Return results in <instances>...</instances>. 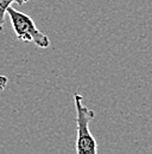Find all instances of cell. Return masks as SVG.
I'll use <instances>...</instances> for the list:
<instances>
[{"label": "cell", "mask_w": 152, "mask_h": 154, "mask_svg": "<svg viewBox=\"0 0 152 154\" xmlns=\"http://www.w3.org/2000/svg\"><path fill=\"white\" fill-rule=\"evenodd\" d=\"M74 103L76 109V125H77V137L75 148L77 154H96L97 143L95 137L89 131V122L95 117V112L83 104V97L81 94L75 93Z\"/></svg>", "instance_id": "6da1fadb"}, {"label": "cell", "mask_w": 152, "mask_h": 154, "mask_svg": "<svg viewBox=\"0 0 152 154\" xmlns=\"http://www.w3.org/2000/svg\"><path fill=\"white\" fill-rule=\"evenodd\" d=\"M7 16L10 17L12 29L19 40L25 43H33L40 49H48L50 46V38L40 30H38L30 16L16 10L12 6L7 8Z\"/></svg>", "instance_id": "7a4b0ae2"}, {"label": "cell", "mask_w": 152, "mask_h": 154, "mask_svg": "<svg viewBox=\"0 0 152 154\" xmlns=\"http://www.w3.org/2000/svg\"><path fill=\"white\" fill-rule=\"evenodd\" d=\"M30 0H0V13H1V18H0V25L1 29L4 27V23H5V16L7 14V8L11 6V4H18V5H25L26 2H29Z\"/></svg>", "instance_id": "3957f363"}, {"label": "cell", "mask_w": 152, "mask_h": 154, "mask_svg": "<svg viewBox=\"0 0 152 154\" xmlns=\"http://www.w3.org/2000/svg\"><path fill=\"white\" fill-rule=\"evenodd\" d=\"M6 83H7V78H6V76H2L1 77V89H4V88H5Z\"/></svg>", "instance_id": "277c9868"}]
</instances>
